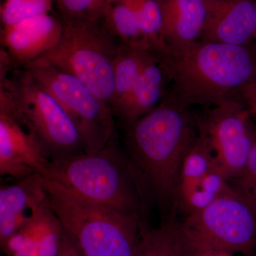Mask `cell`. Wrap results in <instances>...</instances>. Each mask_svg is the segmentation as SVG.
<instances>
[{
	"label": "cell",
	"mask_w": 256,
	"mask_h": 256,
	"mask_svg": "<svg viewBox=\"0 0 256 256\" xmlns=\"http://www.w3.org/2000/svg\"><path fill=\"white\" fill-rule=\"evenodd\" d=\"M152 54L136 47L121 46L114 63V90L110 106L114 117L130 96Z\"/></svg>",
	"instance_id": "obj_18"
},
{
	"label": "cell",
	"mask_w": 256,
	"mask_h": 256,
	"mask_svg": "<svg viewBox=\"0 0 256 256\" xmlns=\"http://www.w3.org/2000/svg\"><path fill=\"white\" fill-rule=\"evenodd\" d=\"M62 20L44 14L2 28L1 44L13 68H21L44 55L58 43Z\"/></svg>",
	"instance_id": "obj_11"
},
{
	"label": "cell",
	"mask_w": 256,
	"mask_h": 256,
	"mask_svg": "<svg viewBox=\"0 0 256 256\" xmlns=\"http://www.w3.org/2000/svg\"><path fill=\"white\" fill-rule=\"evenodd\" d=\"M50 159L16 120L0 112V174L15 181L44 173Z\"/></svg>",
	"instance_id": "obj_12"
},
{
	"label": "cell",
	"mask_w": 256,
	"mask_h": 256,
	"mask_svg": "<svg viewBox=\"0 0 256 256\" xmlns=\"http://www.w3.org/2000/svg\"><path fill=\"white\" fill-rule=\"evenodd\" d=\"M169 79L166 92L183 107L238 100L256 76V48L201 41L156 54Z\"/></svg>",
	"instance_id": "obj_2"
},
{
	"label": "cell",
	"mask_w": 256,
	"mask_h": 256,
	"mask_svg": "<svg viewBox=\"0 0 256 256\" xmlns=\"http://www.w3.org/2000/svg\"><path fill=\"white\" fill-rule=\"evenodd\" d=\"M60 18L63 32L60 42L34 62L48 64L74 76L110 106L114 60L122 44L101 20Z\"/></svg>",
	"instance_id": "obj_6"
},
{
	"label": "cell",
	"mask_w": 256,
	"mask_h": 256,
	"mask_svg": "<svg viewBox=\"0 0 256 256\" xmlns=\"http://www.w3.org/2000/svg\"><path fill=\"white\" fill-rule=\"evenodd\" d=\"M54 0H5L2 4V26L13 24L32 16L48 14Z\"/></svg>",
	"instance_id": "obj_22"
},
{
	"label": "cell",
	"mask_w": 256,
	"mask_h": 256,
	"mask_svg": "<svg viewBox=\"0 0 256 256\" xmlns=\"http://www.w3.org/2000/svg\"><path fill=\"white\" fill-rule=\"evenodd\" d=\"M182 256H234V254L223 250H197L184 252Z\"/></svg>",
	"instance_id": "obj_27"
},
{
	"label": "cell",
	"mask_w": 256,
	"mask_h": 256,
	"mask_svg": "<svg viewBox=\"0 0 256 256\" xmlns=\"http://www.w3.org/2000/svg\"><path fill=\"white\" fill-rule=\"evenodd\" d=\"M230 186L206 138L198 132L182 166L176 212L184 217L198 212L228 191Z\"/></svg>",
	"instance_id": "obj_10"
},
{
	"label": "cell",
	"mask_w": 256,
	"mask_h": 256,
	"mask_svg": "<svg viewBox=\"0 0 256 256\" xmlns=\"http://www.w3.org/2000/svg\"><path fill=\"white\" fill-rule=\"evenodd\" d=\"M238 100L245 106L252 120H256V76L240 89Z\"/></svg>",
	"instance_id": "obj_25"
},
{
	"label": "cell",
	"mask_w": 256,
	"mask_h": 256,
	"mask_svg": "<svg viewBox=\"0 0 256 256\" xmlns=\"http://www.w3.org/2000/svg\"><path fill=\"white\" fill-rule=\"evenodd\" d=\"M48 204L43 175L34 174L0 188V246Z\"/></svg>",
	"instance_id": "obj_13"
},
{
	"label": "cell",
	"mask_w": 256,
	"mask_h": 256,
	"mask_svg": "<svg viewBox=\"0 0 256 256\" xmlns=\"http://www.w3.org/2000/svg\"><path fill=\"white\" fill-rule=\"evenodd\" d=\"M10 70L1 66L0 112L16 120L50 160L85 152L78 128L56 99L26 69Z\"/></svg>",
	"instance_id": "obj_5"
},
{
	"label": "cell",
	"mask_w": 256,
	"mask_h": 256,
	"mask_svg": "<svg viewBox=\"0 0 256 256\" xmlns=\"http://www.w3.org/2000/svg\"><path fill=\"white\" fill-rule=\"evenodd\" d=\"M254 41L255 42V47L256 48V31H255V34H254Z\"/></svg>",
	"instance_id": "obj_28"
},
{
	"label": "cell",
	"mask_w": 256,
	"mask_h": 256,
	"mask_svg": "<svg viewBox=\"0 0 256 256\" xmlns=\"http://www.w3.org/2000/svg\"><path fill=\"white\" fill-rule=\"evenodd\" d=\"M169 79L154 53L143 69L126 104L114 116L120 124L136 120L159 105L168 92Z\"/></svg>",
	"instance_id": "obj_17"
},
{
	"label": "cell",
	"mask_w": 256,
	"mask_h": 256,
	"mask_svg": "<svg viewBox=\"0 0 256 256\" xmlns=\"http://www.w3.org/2000/svg\"><path fill=\"white\" fill-rule=\"evenodd\" d=\"M210 12L201 41L250 46L256 25V0H208Z\"/></svg>",
	"instance_id": "obj_14"
},
{
	"label": "cell",
	"mask_w": 256,
	"mask_h": 256,
	"mask_svg": "<svg viewBox=\"0 0 256 256\" xmlns=\"http://www.w3.org/2000/svg\"><path fill=\"white\" fill-rule=\"evenodd\" d=\"M70 116L84 141L85 152L100 150L117 134L110 106L80 79L52 66L33 62L23 66Z\"/></svg>",
	"instance_id": "obj_8"
},
{
	"label": "cell",
	"mask_w": 256,
	"mask_h": 256,
	"mask_svg": "<svg viewBox=\"0 0 256 256\" xmlns=\"http://www.w3.org/2000/svg\"><path fill=\"white\" fill-rule=\"evenodd\" d=\"M60 18L69 20H100L106 0H54Z\"/></svg>",
	"instance_id": "obj_23"
},
{
	"label": "cell",
	"mask_w": 256,
	"mask_h": 256,
	"mask_svg": "<svg viewBox=\"0 0 256 256\" xmlns=\"http://www.w3.org/2000/svg\"><path fill=\"white\" fill-rule=\"evenodd\" d=\"M183 252L180 222L176 215L162 222L158 228H152L146 220L144 222L138 256H182Z\"/></svg>",
	"instance_id": "obj_20"
},
{
	"label": "cell",
	"mask_w": 256,
	"mask_h": 256,
	"mask_svg": "<svg viewBox=\"0 0 256 256\" xmlns=\"http://www.w3.org/2000/svg\"><path fill=\"white\" fill-rule=\"evenodd\" d=\"M64 229L50 203L1 247L8 256H58Z\"/></svg>",
	"instance_id": "obj_15"
},
{
	"label": "cell",
	"mask_w": 256,
	"mask_h": 256,
	"mask_svg": "<svg viewBox=\"0 0 256 256\" xmlns=\"http://www.w3.org/2000/svg\"><path fill=\"white\" fill-rule=\"evenodd\" d=\"M44 180L50 208L84 256H138L146 218L88 201Z\"/></svg>",
	"instance_id": "obj_4"
},
{
	"label": "cell",
	"mask_w": 256,
	"mask_h": 256,
	"mask_svg": "<svg viewBox=\"0 0 256 256\" xmlns=\"http://www.w3.org/2000/svg\"><path fill=\"white\" fill-rule=\"evenodd\" d=\"M138 13L144 50L159 54L166 50L159 0H130Z\"/></svg>",
	"instance_id": "obj_21"
},
{
	"label": "cell",
	"mask_w": 256,
	"mask_h": 256,
	"mask_svg": "<svg viewBox=\"0 0 256 256\" xmlns=\"http://www.w3.org/2000/svg\"><path fill=\"white\" fill-rule=\"evenodd\" d=\"M229 183L256 208V136L245 169Z\"/></svg>",
	"instance_id": "obj_24"
},
{
	"label": "cell",
	"mask_w": 256,
	"mask_h": 256,
	"mask_svg": "<svg viewBox=\"0 0 256 256\" xmlns=\"http://www.w3.org/2000/svg\"><path fill=\"white\" fill-rule=\"evenodd\" d=\"M101 20L122 44L144 50L138 13L130 0H108Z\"/></svg>",
	"instance_id": "obj_19"
},
{
	"label": "cell",
	"mask_w": 256,
	"mask_h": 256,
	"mask_svg": "<svg viewBox=\"0 0 256 256\" xmlns=\"http://www.w3.org/2000/svg\"><path fill=\"white\" fill-rule=\"evenodd\" d=\"M196 117L198 132L206 138L222 172L230 182L242 174L252 150L256 128L252 117L236 99L206 107Z\"/></svg>",
	"instance_id": "obj_9"
},
{
	"label": "cell",
	"mask_w": 256,
	"mask_h": 256,
	"mask_svg": "<svg viewBox=\"0 0 256 256\" xmlns=\"http://www.w3.org/2000/svg\"><path fill=\"white\" fill-rule=\"evenodd\" d=\"M106 1H108V0H106Z\"/></svg>",
	"instance_id": "obj_29"
},
{
	"label": "cell",
	"mask_w": 256,
	"mask_h": 256,
	"mask_svg": "<svg viewBox=\"0 0 256 256\" xmlns=\"http://www.w3.org/2000/svg\"><path fill=\"white\" fill-rule=\"evenodd\" d=\"M162 36L166 48H178L198 41L206 26L208 0H159Z\"/></svg>",
	"instance_id": "obj_16"
},
{
	"label": "cell",
	"mask_w": 256,
	"mask_h": 256,
	"mask_svg": "<svg viewBox=\"0 0 256 256\" xmlns=\"http://www.w3.org/2000/svg\"><path fill=\"white\" fill-rule=\"evenodd\" d=\"M58 256H84L75 242L68 234L64 232L62 248Z\"/></svg>",
	"instance_id": "obj_26"
},
{
	"label": "cell",
	"mask_w": 256,
	"mask_h": 256,
	"mask_svg": "<svg viewBox=\"0 0 256 256\" xmlns=\"http://www.w3.org/2000/svg\"><path fill=\"white\" fill-rule=\"evenodd\" d=\"M44 176L78 196L131 216L144 217L142 200L118 133L100 150L50 160Z\"/></svg>",
	"instance_id": "obj_3"
},
{
	"label": "cell",
	"mask_w": 256,
	"mask_h": 256,
	"mask_svg": "<svg viewBox=\"0 0 256 256\" xmlns=\"http://www.w3.org/2000/svg\"><path fill=\"white\" fill-rule=\"evenodd\" d=\"M184 252L223 250L249 256L256 248V208L232 186L180 222Z\"/></svg>",
	"instance_id": "obj_7"
},
{
	"label": "cell",
	"mask_w": 256,
	"mask_h": 256,
	"mask_svg": "<svg viewBox=\"0 0 256 256\" xmlns=\"http://www.w3.org/2000/svg\"><path fill=\"white\" fill-rule=\"evenodd\" d=\"M120 124L144 217L156 207L164 222L178 214L182 166L198 134L196 116L166 94L150 112Z\"/></svg>",
	"instance_id": "obj_1"
}]
</instances>
